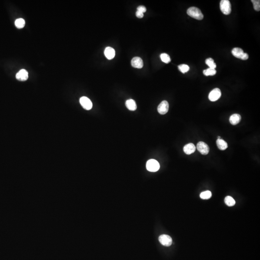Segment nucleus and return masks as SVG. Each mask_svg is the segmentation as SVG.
Wrapping results in <instances>:
<instances>
[{
  "label": "nucleus",
  "instance_id": "20",
  "mask_svg": "<svg viewBox=\"0 0 260 260\" xmlns=\"http://www.w3.org/2000/svg\"><path fill=\"white\" fill-rule=\"evenodd\" d=\"M205 62L206 64L209 66V68L215 69L216 65L215 63L214 59H212L211 58H209L208 59H206Z\"/></svg>",
  "mask_w": 260,
  "mask_h": 260
},
{
  "label": "nucleus",
  "instance_id": "11",
  "mask_svg": "<svg viewBox=\"0 0 260 260\" xmlns=\"http://www.w3.org/2000/svg\"><path fill=\"white\" fill-rule=\"evenodd\" d=\"M131 65L133 68L141 69L144 66L143 61L139 57H135L132 60Z\"/></svg>",
  "mask_w": 260,
  "mask_h": 260
},
{
  "label": "nucleus",
  "instance_id": "1",
  "mask_svg": "<svg viewBox=\"0 0 260 260\" xmlns=\"http://www.w3.org/2000/svg\"><path fill=\"white\" fill-rule=\"evenodd\" d=\"M187 14L188 16L197 20H202L203 18V14L200 9L196 7H190L187 11Z\"/></svg>",
  "mask_w": 260,
  "mask_h": 260
},
{
  "label": "nucleus",
  "instance_id": "25",
  "mask_svg": "<svg viewBox=\"0 0 260 260\" xmlns=\"http://www.w3.org/2000/svg\"><path fill=\"white\" fill-rule=\"evenodd\" d=\"M137 11H138L141 12L143 13H144L147 11V9H146V7L144 6H138L137 8Z\"/></svg>",
  "mask_w": 260,
  "mask_h": 260
},
{
  "label": "nucleus",
  "instance_id": "6",
  "mask_svg": "<svg viewBox=\"0 0 260 260\" xmlns=\"http://www.w3.org/2000/svg\"><path fill=\"white\" fill-rule=\"evenodd\" d=\"M197 148L201 154L204 155L208 154L210 150L208 144L202 141L198 143L197 145Z\"/></svg>",
  "mask_w": 260,
  "mask_h": 260
},
{
  "label": "nucleus",
  "instance_id": "10",
  "mask_svg": "<svg viewBox=\"0 0 260 260\" xmlns=\"http://www.w3.org/2000/svg\"><path fill=\"white\" fill-rule=\"evenodd\" d=\"M29 74L28 71L24 69H21L16 74V78L20 81H25L28 80Z\"/></svg>",
  "mask_w": 260,
  "mask_h": 260
},
{
  "label": "nucleus",
  "instance_id": "15",
  "mask_svg": "<svg viewBox=\"0 0 260 260\" xmlns=\"http://www.w3.org/2000/svg\"><path fill=\"white\" fill-rule=\"evenodd\" d=\"M126 106L129 110L135 111L136 109L137 106L136 102L133 99H128L126 101Z\"/></svg>",
  "mask_w": 260,
  "mask_h": 260
},
{
  "label": "nucleus",
  "instance_id": "7",
  "mask_svg": "<svg viewBox=\"0 0 260 260\" xmlns=\"http://www.w3.org/2000/svg\"><path fill=\"white\" fill-rule=\"evenodd\" d=\"M221 97V92L219 88H215L211 92L209 95V99L211 101L215 102Z\"/></svg>",
  "mask_w": 260,
  "mask_h": 260
},
{
  "label": "nucleus",
  "instance_id": "19",
  "mask_svg": "<svg viewBox=\"0 0 260 260\" xmlns=\"http://www.w3.org/2000/svg\"><path fill=\"white\" fill-rule=\"evenodd\" d=\"M212 196L211 192L210 191H206L201 193L200 194V197L202 199H210Z\"/></svg>",
  "mask_w": 260,
  "mask_h": 260
},
{
  "label": "nucleus",
  "instance_id": "5",
  "mask_svg": "<svg viewBox=\"0 0 260 260\" xmlns=\"http://www.w3.org/2000/svg\"><path fill=\"white\" fill-rule=\"evenodd\" d=\"M80 102L81 106L86 110H89L92 108V102L90 99L87 97H81L80 99Z\"/></svg>",
  "mask_w": 260,
  "mask_h": 260
},
{
  "label": "nucleus",
  "instance_id": "27",
  "mask_svg": "<svg viewBox=\"0 0 260 260\" xmlns=\"http://www.w3.org/2000/svg\"><path fill=\"white\" fill-rule=\"evenodd\" d=\"M218 139H221V137L218 136Z\"/></svg>",
  "mask_w": 260,
  "mask_h": 260
},
{
  "label": "nucleus",
  "instance_id": "9",
  "mask_svg": "<svg viewBox=\"0 0 260 260\" xmlns=\"http://www.w3.org/2000/svg\"><path fill=\"white\" fill-rule=\"evenodd\" d=\"M169 104L167 101H163L160 103L158 107V112L160 114L164 115L168 112Z\"/></svg>",
  "mask_w": 260,
  "mask_h": 260
},
{
  "label": "nucleus",
  "instance_id": "16",
  "mask_svg": "<svg viewBox=\"0 0 260 260\" xmlns=\"http://www.w3.org/2000/svg\"><path fill=\"white\" fill-rule=\"evenodd\" d=\"M217 146L220 150H225L228 148L227 143L225 140L222 139H217L216 141Z\"/></svg>",
  "mask_w": 260,
  "mask_h": 260
},
{
  "label": "nucleus",
  "instance_id": "23",
  "mask_svg": "<svg viewBox=\"0 0 260 260\" xmlns=\"http://www.w3.org/2000/svg\"><path fill=\"white\" fill-rule=\"evenodd\" d=\"M178 69L183 73H185L190 69L189 66L186 64H181L178 66Z\"/></svg>",
  "mask_w": 260,
  "mask_h": 260
},
{
  "label": "nucleus",
  "instance_id": "24",
  "mask_svg": "<svg viewBox=\"0 0 260 260\" xmlns=\"http://www.w3.org/2000/svg\"><path fill=\"white\" fill-rule=\"evenodd\" d=\"M251 2L254 5V10L257 11H260V1L259 0H252Z\"/></svg>",
  "mask_w": 260,
  "mask_h": 260
},
{
  "label": "nucleus",
  "instance_id": "22",
  "mask_svg": "<svg viewBox=\"0 0 260 260\" xmlns=\"http://www.w3.org/2000/svg\"><path fill=\"white\" fill-rule=\"evenodd\" d=\"M160 58L162 62L168 64L171 62V58L170 56L166 53H163L160 55Z\"/></svg>",
  "mask_w": 260,
  "mask_h": 260
},
{
  "label": "nucleus",
  "instance_id": "12",
  "mask_svg": "<svg viewBox=\"0 0 260 260\" xmlns=\"http://www.w3.org/2000/svg\"><path fill=\"white\" fill-rule=\"evenodd\" d=\"M196 148L192 143H189L186 144L183 147V150L186 154L190 155L196 151Z\"/></svg>",
  "mask_w": 260,
  "mask_h": 260
},
{
  "label": "nucleus",
  "instance_id": "26",
  "mask_svg": "<svg viewBox=\"0 0 260 260\" xmlns=\"http://www.w3.org/2000/svg\"><path fill=\"white\" fill-rule=\"evenodd\" d=\"M136 16L138 18H143L144 13L138 11H137L136 12Z\"/></svg>",
  "mask_w": 260,
  "mask_h": 260
},
{
  "label": "nucleus",
  "instance_id": "18",
  "mask_svg": "<svg viewBox=\"0 0 260 260\" xmlns=\"http://www.w3.org/2000/svg\"><path fill=\"white\" fill-rule=\"evenodd\" d=\"M225 203L229 207L233 206L236 204V201L232 197L230 196H227L225 199Z\"/></svg>",
  "mask_w": 260,
  "mask_h": 260
},
{
  "label": "nucleus",
  "instance_id": "17",
  "mask_svg": "<svg viewBox=\"0 0 260 260\" xmlns=\"http://www.w3.org/2000/svg\"><path fill=\"white\" fill-rule=\"evenodd\" d=\"M14 24L18 29H22V28H24L25 25V21L24 19L20 18L17 19L15 21Z\"/></svg>",
  "mask_w": 260,
  "mask_h": 260
},
{
  "label": "nucleus",
  "instance_id": "3",
  "mask_svg": "<svg viewBox=\"0 0 260 260\" xmlns=\"http://www.w3.org/2000/svg\"><path fill=\"white\" fill-rule=\"evenodd\" d=\"M220 9L222 12L226 15L230 14L231 12V5L228 0H222L220 2Z\"/></svg>",
  "mask_w": 260,
  "mask_h": 260
},
{
  "label": "nucleus",
  "instance_id": "8",
  "mask_svg": "<svg viewBox=\"0 0 260 260\" xmlns=\"http://www.w3.org/2000/svg\"><path fill=\"white\" fill-rule=\"evenodd\" d=\"M159 241L162 245L166 247H169L172 244V240L171 237L167 234H162L159 238Z\"/></svg>",
  "mask_w": 260,
  "mask_h": 260
},
{
  "label": "nucleus",
  "instance_id": "13",
  "mask_svg": "<svg viewBox=\"0 0 260 260\" xmlns=\"http://www.w3.org/2000/svg\"><path fill=\"white\" fill-rule=\"evenodd\" d=\"M104 55L109 60L113 59L115 56V51L114 49L110 47H108L104 50Z\"/></svg>",
  "mask_w": 260,
  "mask_h": 260
},
{
  "label": "nucleus",
  "instance_id": "2",
  "mask_svg": "<svg viewBox=\"0 0 260 260\" xmlns=\"http://www.w3.org/2000/svg\"><path fill=\"white\" fill-rule=\"evenodd\" d=\"M146 167L148 171H151V172H156L160 169V165L157 160L151 159L147 161Z\"/></svg>",
  "mask_w": 260,
  "mask_h": 260
},
{
  "label": "nucleus",
  "instance_id": "4",
  "mask_svg": "<svg viewBox=\"0 0 260 260\" xmlns=\"http://www.w3.org/2000/svg\"><path fill=\"white\" fill-rule=\"evenodd\" d=\"M232 53L234 57L242 60H247L249 58L248 53H245L243 50L240 48H234L232 51Z\"/></svg>",
  "mask_w": 260,
  "mask_h": 260
},
{
  "label": "nucleus",
  "instance_id": "21",
  "mask_svg": "<svg viewBox=\"0 0 260 260\" xmlns=\"http://www.w3.org/2000/svg\"><path fill=\"white\" fill-rule=\"evenodd\" d=\"M203 74L204 75L206 76H214L216 74V70H215V69L209 68H208V69L203 70Z\"/></svg>",
  "mask_w": 260,
  "mask_h": 260
},
{
  "label": "nucleus",
  "instance_id": "14",
  "mask_svg": "<svg viewBox=\"0 0 260 260\" xmlns=\"http://www.w3.org/2000/svg\"><path fill=\"white\" fill-rule=\"evenodd\" d=\"M241 120V116L238 114H234L230 116L229 121L233 125H236L239 124Z\"/></svg>",
  "mask_w": 260,
  "mask_h": 260
}]
</instances>
